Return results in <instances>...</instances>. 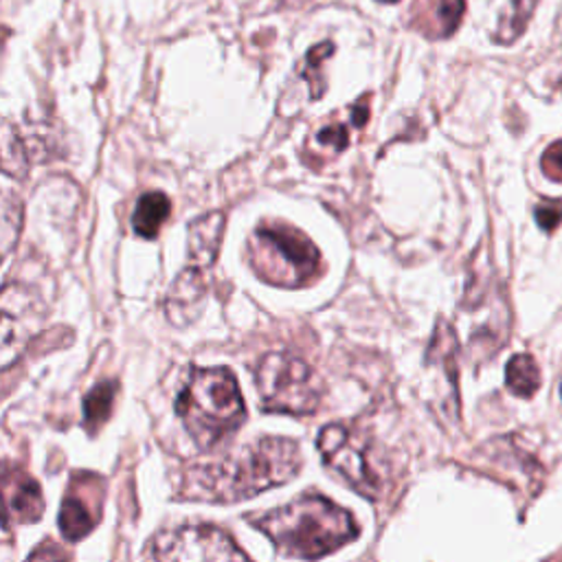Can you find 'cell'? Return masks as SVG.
<instances>
[{
	"label": "cell",
	"instance_id": "obj_1",
	"mask_svg": "<svg viewBox=\"0 0 562 562\" xmlns=\"http://www.w3.org/2000/svg\"><path fill=\"white\" fill-rule=\"evenodd\" d=\"M302 471V451L289 438H261L237 453L194 466L185 475L183 499L233 503L284 486Z\"/></svg>",
	"mask_w": 562,
	"mask_h": 562
},
{
	"label": "cell",
	"instance_id": "obj_2",
	"mask_svg": "<svg viewBox=\"0 0 562 562\" xmlns=\"http://www.w3.org/2000/svg\"><path fill=\"white\" fill-rule=\"evenodd\" d=\"M248 521L291 558L319 560L358 536L354 516L321 494H306Z\"/></svg>",
	"mask_w": 562,
	"mask_h": 562
},
{
	"label": "cell",
	"instance_id": "obj_3",
	"mask_svg": "<svg viewBox=\"0 0 562 562\" xmlns=\"http://www.w3.org/2000/svg\"><path fill=\"white\" fill-rule=\"evenodd\" d=\"M176 413L203 451L229 440L246 417L242 391L227 367L194 369L176 400Z\"/></svg>",
	"mask_w": 562,
	"mask_h": 562
},
{
	"label": "cell",
	"instance_id": "obj_4",
	"mask_svg": "<svg viewBox=\"0 0 562 562\" xmlns=\"http://www.w3.org/2000/svg\"><path fill=\"white\" fill-rule=\"evenodd\" d=\"M251 261L272 286L302 289L321 270V253L302 231L289 224H264L251 240Z\"/></svg>",
	"mask_w": 562,
	"mask_h": 562
},
{
	"label": "cell",
	"instance_id": "obj_5",
	"mask_svg": "<svg viewBox=\"0 0 562 562\" xmlns=\"http://www.w3.org/2000/svg\"><path fill=\"white\" fill-rule=\"evenodd\" d=\"M261 408L289 415H310L323 398V382L300 356L286 352L266 354L255 371Z\"/></svg>",
	"mask_w": 562,
	"mask_h": 562
},
{
	"label": "cell",
	"instance_id": "obj_6",
	"mask_svg": "<svg viewBox=\"0 0 562 562\" xmlns=\"http://www.w3.org/2000/svg\"><path fill=\"white\" fill-rule=\"evenodd\" d=\"M47 308L36 291L8 284L0 291V369L12 367L42 330Z\"/></svg>",
	"mask_w": 562,
	"mask_h": 562
},
{
	"label": "cell",
	"instance_id": "obj_7",
	"mask_svg": "<svg viewBox=\"0 0 562 562\" xmlns=\"http://www.w3.org/2000/svg\"><path fill=\"white\" fill-rule=\"evenodd\" d=\"M157 562H253L233 538L213 525H183L161 532L152 542Z\"/></svg>",
	"mask_w": 562,
	"mask_h": 562
},
{
	"label": "cell",
	"instance_id": "obj_8",
	"mask_svg": "<svg viewBox=\"0 0 562 562\" xmlns=\"http://www.w3.org/2000/svg\"><path fill=\"white\" fill-rule=\"evenodd\" d=\"M317 449L323 464L358 494L367 499L380 494V477L369 460L367 442L356 431L345 425H330L321 429Z\"/></svg>",
	"mask_w": 562,
	"mask_h": 562
},
{
	"label": "cell",
	"instance_id": "obj_9",
	"mask_svg": "<svg viewBox=\"0 0 562 562\" xmlns=\"http://www.w3.org/2000/svg\"><path fill=\"white\" fill-rule=\"evenodd\" d=\"M45 514L40 484L12 464H0V525L5 529L32 525Z\"/></svg>",
	"mask_w": 562,
	"mask_h": 562
},
{
	"label": "cell",
	"instance_id": "obj_10",
	"mask_svg": "<svg viewBox=\"0 0 562 562\" xmlns=\"http://www.w3.org/2000/svg\"><path fill=\"white\" fill-rule=\"evenodd\" d=\"M464 12V0H417L413 25L427 38H449L460 27Z\"/></svg>",
	"mask_w": 562,
	"mask_h": 562
},
{
	"label": "cell",
	"instance_id": "obj_11",
	"mask_svg": "<svg viewBox=\"0 0 562 562\" xmlns=\"http://www.w3.org/2000/svg\"><path fill=\"white\" fill-rule=\"evenodd\" d=\"M205 279L200 268H187L174 281L168 297V317L172 323H190L200 313L205 300Z\"/></svg>",
	"mask_w": 562,
	"mask_h": 562
},
{
	"label": "cell",
	"instance_id": "obj_12",
	"mask_svg": "<svg viewBox=\"0 0 562 562\" xmlns=\"http://www.w3.org/2000/svg\"><path fill=\"white\" fill-rule=\"evenodd\" d=\"M224 227L227 218L220 211L207 213L190 227V257L194 268L203 270L216 261L222 246Z\"/></svg>",
	"mask_w": 562,
	"mask_h": 562
},
{
	"label": "cell",
	"instance_id": "obj_13",
	"mask_svg": "<svg viewBox=\"0 0 562 562\" xmlns=\"http://www.w3.org/2000/svg\"><path fill=\"white\" fill-rule=\"evenodd\" d=\"M99 521V508H90L84 499L69 488V494L60 508V532L69 542L86 538Z\"/></svg>",
	"mask_w": 562,
	"mask_h": 562
},
{
	"label": "cell",
	"instance_id": "obj_14",
	"mask_svg": "<svg viewBox=\"0 0 562 562\" xmlns=\"http://www.w3.org/2000/svg\"><path fill=\"white\" fill-rule=\"evenodd\" d=\"M172 203L163 192H148L138 198L134 216H132V227L134 233L144 240H155L170 218Z\"/></svg>",
	"mask_w": 562,
	"mask_h": 562
},
{
	"label": "cell",
	"instance_id": "obj_15",
	"mask_svg": "<svg viewBox=\"0 0 562 562\" xmlns=\"http://www.w3.org/2000/svg\"><path fill=\"white\" fill-rule=\"evenodd\" d=\"M0 172L12 179H25L29 172V152L16 125L8 119H0Z\"/></svg>",
	"mask_w": 562,
	"mask_h": 562
},
{
	"label": "cell",
	"instance_id": "obj_16",
	"mask_svg": "<svg viewBox=\"0 0 562 562\" xmlns=\"http://www.w3.org/2000/svg\"><path fill=\"white\" fill-rule=\"evenodd\" d=\"M114 395H117L114 380L99 382L88 391V395L84 398V427L88 433L95 436L106 425V419L110 417V411L114 404Z\"/></svg>",
	"mask_w": 562,
	"mask_h": 562
},
{
	"label": "cell",
	"instance_id": "obj_17",
	"mask_svg": "<svg viewBox=\"0 0 562 562\" xmlns=\"http://www.w3.org/2000/svg\"><path fill=\"white\" fill-rule=\"evenodd\" d=\"M505 384L518 398H532L540 387V369L529 354H516L505 367Z\"/></svg>",
	"mask_w": 562,
	"mask_h": 562
},
{
	"label": "cell",
	"instance_id": "obj_18",
	"mask_svg": "<svg viewBox=\"0 0 562 562\" xmlns=\"http://www.w3.org/2000/svg\"><path fill=\"white\" fill-rule=\"evenodd\" d=\"M536 5H538V0H510L508 10L499 19L494 40L499 45H512L514 40H518L525 34Z\"/></svg>",
	"mask_w": 562,
	"mask_h": 562
},
{
	"label": "cell",
	"instance_id": "obj_19",
	"mask_svg": "<svg viewBox=\"0 0 562 562\" xmlns=\"http://www.w3.org/2000/svg\"><path fill=\"white\" fill-rule=\"evenodd\" d=\"M23 227V207L12 194L0 192V264L14 251Z\"/></svg>",
	"mask_w": 562,
	"mask_h": 562
},
{
	"label": "cell",
	"instance_id": "obj_20",
	"mask_svg": "<svg viewBox=\"0 0 562 562\" xmlns=\"http://www.w3.org/2000/svg\"><path fill=\"white\" fill-rule=\"evenodd\" d=\"M332 53H334L332 42H321V45H317L315 49L308 51V58H306V77L310 80L313 99H319L321 93H323V88H326L319 69H321V64L326 62V58H330Z\"/></svg>",
	"mask_w": 562,
	"mask_h": 562
},
{
	"label": "cell",
	"instance_id": "obj_21",
	"mask_svg": "<svg viewBox=\"0 0 562 562\" xmlns=\"http://www.w3.org/2000/svg\"><path fill=\"white\" fill-rule=\"evenodd\" d=\"M534 218L542 231H555L562 224V200H542L534 209Z\"/></svg>",
	"mask_w": 562,
	"mask_h": 562
},
{
	"label": "cell",
	"instance_id": "obj_22",
	"mask_svg": "<svg viewBox=\"0 0 562 562\" xmlns=\"http://www.w3.org/2000/svg\"><path fill=\"white\" fill-rule=\"evenodd\" d=\"M542 174L555 183H562V140L549 146L540 159Z\"/></svg>",
	"mask_w": 562,
	"mask_h": 562
},
{
	"label": "cell",
	"instance_id": "obj_23",
	"mask_svg": "<svg viewBox=\"0 0 562 562\" xmlns=\"http://www.w3.org/2000/svg\"><path fill=\"white\" fill-rule=\"evenodd\" d=\"M317 138L321 140L323 146L332 148L334 152H343V150L347 148V144H350V132H347V127H345V125H341V123H332V125H328V127L319 130Z\"/></svg>",
	"mask_w": 562,
	"mask_h": 562
},
{
	"label": "cell",
	"instance_id": "obj_24",
	"mask_svg": "<svg viewBox=\"0 0 562 562\" xmlns=\"http://www.w3.org/2000/svg\"><path fill=\"white\" fill-rule=\"evenodd\" d=\"M25 562H71L69 551L56 542H42Z\"/></svg>",
	"mask_w": 562,
	"mask_h": 562
},
{
	"label": "cell",
	"instance_id": "obj_25",
	"mask_svg": "<svg viewBox=\"0 0 562 562\" xmlns=\"http://www.w3.org/2000/svg\"><path fill=\"white\" fill-rule=\"evenodd\" d=\"M367 119H369V99H363L352 108V121H354V125L363 127L367 123Z\"/></svg>",
	"mask_w": 562,
	"mask_h": 562
},
{
	"label": "cell",
	"instance_id": "obj_26",
	"mask_svg": "<svg viewBox=\"0 0 562 562\" xmlns=\"http://www.w3.org/2000/svg\"><path fill=\"white\" fill-rule=\"evenodd\" d=\"M380 3H398V0H380Z\"/></svg>",
	"mask_w": 562,
	"mask_h": 562
},
{
	"label": "cell",
	"instance_id": "obj_27",
	"mask_svg": "<svg viewBox=\"0 0 562 562\" xmlns=\"http://www.w3.org/2000/svg\"><path fill=\"white\" fill-rule=\"evenodd\" d=\"M560 395H562V384H560Z\"/></svg>",
	"mask_w": 562,
	"mask_h": 562
}]
</instances>
